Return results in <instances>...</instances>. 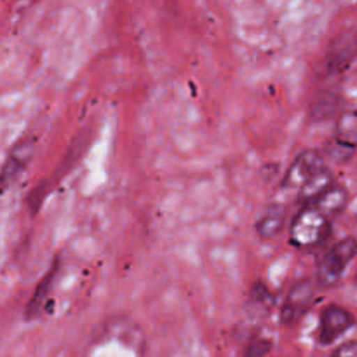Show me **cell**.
<instances>
[{
  "mask_svg": "<svg viewBox=\"0 0 357 357\" xmlns=\"http://www.w3.org/2000/svg\"><path fill=\"white\" fill-rule=\"evenodd\" d=\"M333 216L317 202H309L295 216L289 230V239L296 248H312L323 243L331 232Z\"/></svg>",
  "mask_w": 357,
  "mask_h": 357,
  "instance_id": "cell-1",
  "label": "cell"
},
{
  "mask_svg": "<svg viewBox=\"0 0 357 357\" xmlns=\"http://www.w3.org/2000/svg\"><path fill=\"white\" fill-rule=\"evenodd\" d=\"M357 255V239L356 237H345L338 241L319 261L317 267V282L323 288L335 286L344 275L345 268L356 258Z\"/></svg>",
  "mask_w": 357,
  "mask_h": 357,
  "instance_id": "cell-2",
  "label": "cell"
},
{
  "mask_svg": "<svg viewBox=\"0 0 357 357\" xmlns=\"http://www.w3.org/2000/svg\"><path fill=\"white\" fill-rule=\"evenodd\" d=\"M326 169L328 167L324 164L323 155L317 150H305L289 166L284 181H282V190L295 192L300 197V194Z\"/></svg>",
  "mask_w": 357,
  "mask_h": 357,
  "instance_id": "cell-3",
  "label": "cell"
},
{
  "mask_svg": "<svg viewBox=\"0 0 357 357\" xmlns=\"http://www.w3.org/2000/svg\"><path fill=\"white\" fill-rule=\"evenodd\" d=\"M356 324V317L352 312L340 305L324 307L319 317V331H317V340L323 345L333 344L335 340L342 337L345 331L351 330Z\"/></svg>",
  "mask_w": 357,
  "mask_h": 357,
  "instance_id": "cell-4",
  "label": "cell"
},
{
  "mask_svg": "<svg viewBox=\"0 0 357 357\" xmlns=\"http://www.w3.org/2000/svg\"><path fill=\"white\" fill-rule=\"evenodd\" d=\"M316 296V289L310 281H298L291 286L284 305L281 310V319L284 324H295L310 310Z\"/></svg>",
  "mask_w": 357,
  "mask_h": 357,
  "instance_id": "cell-5",
  "label": "cell"
},
{
  "mask_svg": "<svg viewBox=\"0 0 357 357\" xmlns=\"http://www.w3.org/2000/svg\"><path fill=\"white\" fill-rule=\"evenodd\" d=\"M35 152V142L33 139H23V142L17 143L16 146H13V150L7 155L6 164H3L2 169V185L3 188L9 187V183L13 180H16L20 176L21 171L24 169L28 162L31 160Z\"/></svg>",
  "mask_w": 357,
  "mask_h": 357,
  "instance_id": "cell-6",
  "label": "cell"
},
{
  "mask_svg": "<svg viewBox=\"0 0 357 357\" xmlns=\"http://www.w3.org/2000/svg\"><path fill=\"white\" fill-rule=\"evenodd\" d=\"M288 209L281 202H272L265 206L260 218L257 220V232L261 239H274L286 225Z\"/></svg>",
  "mask_w": 357,
  "mask_h": 357,
  "instance_id": "cell-7",
  "label": "cell"
},
{
  "mask_svg": "<svg viewBox=\"0 0 357 357\" xmlns=\"http://www.w3.org/2000/svg\"><path fill=\"white\" fill-rule=\"evenodd\" d=\"M335 139L345 149H357V110L344 112L337 119Z\"/></svg>",
  "mask_w": 357,
  "mask_h": 357,
  "instance_id": "cell-8",
  "label": "cell"
},
{
  "mask_svg": "<svg viewBox=\"0 0 357 357\" xmlns=\"http://www.w3.org/2000/svg\"><path fill=\"white\" fill-rule=\"evenodd\" d=\"M56 268H58V267H52V271L49 272V274L45 275L44 279H42L40 284H38V288H37V291H35L33 298H31L30 303L26 305V319H33V317L37 316L38 312H40L42 303H44V300L47 298V291L51 289L52 278H54V274H56Z\"/></svg>",
  "mask_w": 357,
  "mask_h": 357,
  "instance_id": "cell-9",
  "label": "cell"
},
{
  "mask_svg": "<svg viewBox=\"0 0 357 357\" xmlns=\"http://www.w3.org/2000/svg\"><path fill=\"white\" fill-rule=\"evenodd\" d=\"M271 351V342L268 340H257L250 345L246 357H265Z\"/></svg>",
  "mask_w": 357,
  "mask_h": 357,
  "instance_id": "cell-10",
  "label": "cell"
},
{
  "mask_svg": "<svg viewBox=\"0 0 357 357\" xmlns=\"http://www.w3.org/2000/svg\"><path fill=\"white\" fill-rule=\"evenodd\" d=\"M333 357H357V340H349L345 344L338 345Z\"/></svg>",
  "mask_w": 357,
  "mask_h": 357,
  "instance_id": "cell-11",
  "label": "cell"
},
{
  "mask_svg": "<svg viewBox=\"0 0 357 357\" xmlns=\"http://www.w3.org/2000/svg\"><path fill=\"white\" fill-rule=\"evenodd\" d=\"M356 279H357V278H356Z\"/></svg>",
  "mask_w": 357,
  "mask_h": 357,
  "instance_id": "cell-12",
  "label": "cell"
}]
</instances>
